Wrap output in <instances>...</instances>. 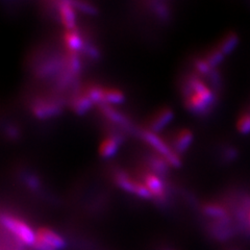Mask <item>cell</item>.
<instances>
[{"instance_id":"24","label":"cell","mask_w":250,"mask_h":250,"mask_svg":"<svg viewBox=\"0 0 250 250\" xmlns=\"http://www.w3.org/2000/svg\"><path fill=\"white\" fill-rule=\"evenodd\" d=\"M83 52L88 58L93 59V60H97V59H99V57H100L99 50H98V49L96 48V47L94 46L93 44H91L90 42H87V41H84Z\"/></svg>"},{"instance_id":"4","label":"cell","mask_w":250,"mask_h":250,"mask_svg":"<svg viewBox=\"0 0 250 250\" xmlns=\"http://www.w3.org/2000/svg\"><path fill=\"white\" fill-rule=\"evenodd\" d=\"M114 179L116 185L124 191L135 194L141 198H153L150 191L147 189V187L142 182H139L134 178H131L126 172L123 170H116L114 173Z\"/></svg>"},{"instance_id":"9","label":"cell","mask_w":250,"mask_h":250,"mask_svg":"<svg viewBox=\"0 0 250 250\" xmlns=\"http://www.w3.org/2000/svg\"><path fill=\"white\" fill-rule=\"evenodd\" d=\"M62 41H64L66 50L68 52L78 53L83 51L84 40L82 38L80 31L74 29H66L62 35Z\"/></svg>"},{"instance_id":"17","label":"cell","mask_w":250,"mask_h":250,"mask_svg":"<svg viewBox=\"0 0 250 250\" xmlns=\"http://www.w3.org/2000/svg\"><path fill=\"white\" fill-rule=\"evenodd\" d=\"M238 42H239V38L237 34L229 33L223 37V39L219 42L217 47L219 48V50H220L225 56V54L230 53L234 49V47L237 46Z\"/></svg>"},{"instance_id":"7","label":"cell","mask_w":250,"mask_h":250,"mask_svg":"<svg viewBox=\"0 0 250 250\" xmlns=\"http://www.w3.org/2000/svg\"><path fill=\"white\" fill-rule=\"evenodd\" d=\"M57 9L59 11L60 20L62 24L65 26L66 29H74L76 25V17H75V9L72 4V1H61L56 2Z\"/></svg>"},{"instance_id":"21","label":"cell","mask_w":250,"mask_h":250,"mask_svg":"<svg viewBox=\"0 0 250 250\" xmlns=\"http://www.w3.org/2000/svg\"><path fill=\"white\" fill-rule=\"evenodd\" d=\"M194 68L197 71L199 76H209V74L212 73V71L214 70V68H212L208 65V62L205 58L195 60Z\"/></svg>"},{"instance_id":"28","label":"cell","mask_w":250,"mask_h":250,"mask_svg":"<svg viewBox=\"0 0 250 250\" xmlns=\"http://www.w3.org/2000/svg\"><path fill=\"white\" fill-rule=\"evenodd\" d=\"M248 218H249V223H250V212H249V217Z\"/></svg>"},{"instance_id":"19","label":"cell","mask_w":250,"mask_h":250,"mask_svg":"<svg viewBox=\"0 0 250 250\" xmlns=\"http://www.w3.org/2000/svg\"><path fill=\"white\" fill-rule=\"evenodd\" d=\"M125 99L121 90L116 88H104V104H119Z\"/></svg>"},{"instance_id":"11","label":"cell","mask_w":250,"mask_h":250,"mask_svg":"<svg viewBox=\"0 0 250 250\" xmlns=\"http://www.w3.org/2000/svg\"><path fill=\"white\" fill-rule=\"evenodd\" d=\"M123 141V138L120 135L113 134L111 136L105 137L99 145V154L101 158L108 159L118 150V147Z\"/></svg>"},{"instance_id":"14","label":"cell","mask_w":250,"mask_h":250,"mask_svg":"<svg viewBox=\"0 0 250 250\" xmlns=\"http://www.w3.org/2000/svg\"><path fill=\"white\" fill-rule=\"evenodd\" d=\"M93 104H94L93 101L88 97L87 94L83 92L76 93L72 97L71 103H70L72 111L77 115H83L87 112H89L90 108H92Z\"/></svg>"},{"instance_id":"16","label":"cell","mask_w":250,"mask_h":250,"mask_svg":"<svg viewBox=\"0 0 250 250\" xmlns=\"http://www.w3.org/2000/svg\"><path fill=\"white\" fill-rule=\"evenodd\" d=\"M202 210L207 216L215 218L217 220L229 218L226 208L220 205H217V203H206V205L202 207Z\"/></svg>"},{"instance_id":"2","label":"cell","mask_w":250,"mask_h":250,"mask_svg":"<svg viewBox=\"0 0 250 250\" xmlns=\"http://www.w3.org/2000/svg\"><path fill=\"white\" fill-rule=\"evenodd\" d=\"M1 224L20 243L26 246H34L36 242V232L31 229L26 222L10 214H2Z\"/></svg>"},{"instance_id":"5","label":"cell","mask_w":250,"mask_h":250,"mask_svg":"<svg viewBox=\"0 0 250 250\" xmlns=\"http://www.w3.org/2000/svg\"><path fill=\"white\" fill-rule=\"evenodd\" d=\"M66 242L59 233L47 228H41L36 231V250H61L65 247Z\"/></svg>"},{"instance_id":"27","label":"cell","mask_w":250,"mask_h":250,"mask_svg":"<svg viewBox=\"0 0 250 250\" xmlns=\"http://www.w3.org/2000/svg\"><path fill=\"white\" fill-rule=\"evenodd\" d=\"M7 135H9L10 138H17L18 135V130L14 126H9L7 128Z\"/></svg>"},{"instance_id":"18","label":"cell","mask_w":250,"mask_h":250,"mask_svg":"<svg viewBox=\"0 0 250 250\" xmlns=\"http://www.w3.org/2000/svg\"><path fill=\"white\" fill-rule=\"evenodd\" d=\"M66 69L71 73L74 77L80 74L82 70L81 60L78 58V54L75 52H68L66 54Z\"/></svg>"},{"instance_id":"12","label":"cell","mask_w":250,"mask_h":250,"mask_svg":"<svg viewBox=\"0 0 250 250\" xmlns=\"http://www.w3.org/2000/svg\"><path fill=\"white\" fill-rule=\"evenodd\" d=\"M174 113L170 107H163L156 112L150 120L149 130L153 132H158L162 130L166 125L173 119Z\"/></svg>"},{"instance_id":"3","label":"cell","mask_w":250,"mask_h":250,"mask_svg":"<svg viewBox=\"0 0 250 250\" xmlns=\"http://www.w3.org/2000/svg\"><path fill=\"white\" fill-rule=\"evenodd\" d=\"M140 134L147 144H149L156 152L167 161L169 166L174 168H178L182 166V161L178 153H176L172 149V147L169 146L165 141L160 138L155 132L149 129H143Z\"/></svg>"},{"instance_id":"22","label":"cell","mask_w":250,"mask_h":250,"mask_svg":"<svg viewBox=\"0 0 250 250\" xmlns=\"http://www.w3.org/2000/svg\"><path fill=\"white\" fill-rule=\"evenodd\" d=\"M237 128L242 134L250 132V112H244L237 122Z\"/></svg>"},{"instance_id":"26","label":"cell","mask_w":250,"mask_h":250,"mask_svg":"<svg viewBox=\"0 0 250 250\" xmlns=\"http://www.w3.org/2000/svg\"><path fill=\"white\" fill-rule=\"evenodd\" d=\"M26 184H27V186L30 188V189H33V190H36L37 188L39 187V182H38V179L35 177V176H29L27 179H26Z\"/></svg>"},{"instance_id":"23","label":"cell","mask_w":250,"mask_h":250,"mask_svg":"<svg viewBox=\"0 0 250 250\" xmlns=\"http://www.w3.org/2000/svg\"><path fill=\"white\" fill-rule=\"evenodd\" d=\"M75 9L80 10L81 12L88 15H95L97 13V9L92 3L88 1H72Z\"/></svg>"},{"instance_id":"25","label":"cell","mask_w":250,"mask_h":250,"mask_svg":"<svg viewBox=\"0 0 250 250\" xmlns=\"http://www.w3.org/2000/svg\"><path fill=\"white\" fill-rule=\"evenodd\" d=\"M153 11L160 18L166 20L169 17V13L166 4L164 2H153Z\"/></svg>"},{"instance_id":"10","label":"cell","mask_w":250,"mask_h":250,"mask_svg":"<svg viewBox=\"0 0 250 250\" xmlns=\"http://www.w3.org/2000/svg\"><path fill=\"white\" fill-rule=\"evenodd\" d=\"M98 106H99L101 114H103L108 121H111L112 123L119 125V126L124 127V128H129L131 126V124H130L129 120L127 119V117L123 115L121 112H119L118 109L113 107L112 105L101 104Z\"/></svg>"},{"instance_id":"8","label":"cell","mask_w":250,"mask_h":250,"mask_svg":"<svg viewBox=\"0 0 250 250\" xmlns=\"http://www.w3.org/2000/svg\"><path fill=\"white\" fill-rule=\"evenodd\" d=\"M143 184L150 191L152 197L155 199H163L166 195V188L162 177L152 172H146L143 175Z\"/></svg>"},{"instance_id":"20","label":"cell","mask_w":250,"mask_h":250,"mask_svg":"<svg viewBox=\"0 0 250 250\" xmlns=\"http://www.w3.org/2000/svg\"><path fill=\"white\" fill-rule=\"evenodd\" d=\"M205 59L207 60V62H208V65L210 67L215 68L223 61L224 54L219 50L218 47H215V48L208 50V52L206 54Z\"/></svg>"},{"instance_id":"15","label":"cell","mask_w":250,"mask_h":250,"mask_svg":"<svg viewBox=\"0 0 250 250\" xmlns=\"http://www.w3.org/2000/svg\"><path fill=\"white\" fill-rule=\"evenodd\" d=\"M148 163H149V168L151 169V172L160 177H165L168 174L169 164L167 161L161 155H151L148 159Z\"/></svg>"},{"instance_id":"6","label":"cell","mask_w":250,"mask_h":250,"mask_svg":"<svg viewBox=\"0 0 250 250\" xmlns=\"http://www.w3.org/2000/svg\"><path fill=\"white\" fill-rule=\"evenodd\" d=\"M62 104L59 100L50 98H38L33 101L31 112L37 118L45 119L58 116L62 113Z\"/></svg>"},{"instance_id":"13","label":"cell","mask_w":250,"mask_h":250,"mask_svg":"<svg viewBox=\"0 0 250 250\" xmlns=\"http://www.w3.org/2000/svg\"><path fill=\"white\" fill-rule=\"evenodd\" d=\"M193 141V134L190 129L182 128L174 134L172 140V149L176 153H184L190 147Z\"/></svg>"},{"instance_id":"1","label":"cell","mask_w":250,"mask_h":250,"mask_svg":"<svg viewBox=\"0 0 250 250\" xmlns=\"http://www.w3.org/2000/svg\"><path fill=\"white\" fill-rule=\"evenodd\" d=\"M184 104L188 111L195 115H207L216 100L215 93L200 76L189 75L182 85Z\"/></svg>"}]
</instances>
